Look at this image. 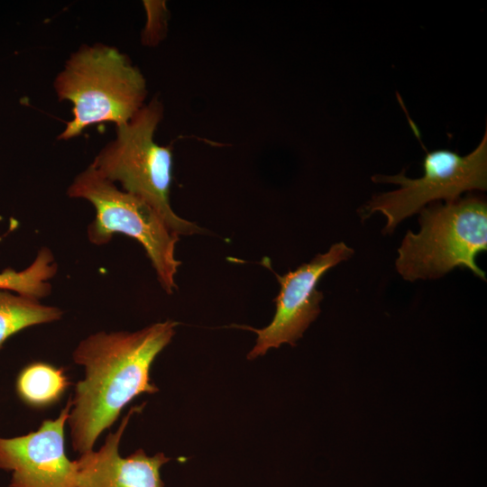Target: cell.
<instances>
[{"instance_id":"cell-1","label":"cell","mask_w":487,"mask_h":487,"mask_svg":"<svg viewBox=\"0 0 487 487\" xmlns=\"http://www.w3.org/2000/svg\"><path fill=\"white\" fill-rule=\"evenodd\" d=\"M177 326L167 320L135 332L100 331L78 345L73 360L84 366L85 378L75 386L68 418L75 451L81 455L93 450L101 433L129 402L159 391L151 380V367L170 343Z\"/></svg>"},{"instance_id":"cell-2","label":"cell","mask_w":487,"mask_h":487,"mask_svg":"<svg viewBox=\"0 0 487 487\" xmlns=\"http://www.w3.org/2000/svg\"><path fill=\"white\" fill-rule=\"evenodd\" d=\"M53 86L60 100L73 105V118L60 140L74 138L96 124L127 123L144 106L147 95L145 79L128 57L102 43L81 46Z\"/></svg>"},{"instance_id":"cell-3","label":"cell","mask_w":487,"mask_h":487,"mask_svg":"<svg viewBox=\"0 0 487 487\" xmlns=\"http://www.w3.org/2000/svg\"><path fill=\"white\" fill-rule=\"evenodd\" d=\"M418 233L409 230L395 266L409 281L436 280L455 268H466L481 280L486 275L476 262L487 250V204L477 196L434 202L419 212Z\"/></svg>"},{"instance_id":"cell-4","label":"cell","mask_w":487,"mask_h":487,"mask_svg":"<svg viewBox=\"0 0 487 487\" xmlns=\"http://www.w3.org/2000/svg\"><path fill=\"white\" fill-rule=\"evenodd\" d=\"M162 114L157 98L144 105L127 123L116 126L115 138L91 165L111 182H120L124 191L147 203L179 236L199 234L202 229L179 217L170 204L172 153L153 138Z\"/></svg>"},{"instance_id":"cell-5","label":"cell","mask_w":487,"mask_h":487,"mask_svg":"<svg viewBox=\"0 0 487 487\" xmlns=\"http://www.w3.org/2000/svg\"><path fill=\"white\" fill-rule=\"evenodd\" d=\"M67 194L87 199L94 206L96 217L87 227L92 244H106L115 234L134 238L143 246L162 289L168 294L177 289L175 275L180 262L175 258V246L179 235L152 207L118 189L91 164L74 179Z\"/></svg>"},{"instance_id":"cell-6","label":"cell","mask_w":487,"mask_h":487,"mask_svg":"<svg viewBox=\"0 0 487 487\" xmlns=\"http://www.w3.org/2000/svg\"><path fill=\"white\" fill-rule=\"evenodd\" d=\"M423 175L408 178L402 170L397 175H374L376 183L399 185L398 189L376 194L360 209L363 220L374 212L386 216L382 231L391 234L405 218L418 213L427 205L451 201L465 191L487 189V131L475 149L466 155L449 150L427 152L422 161Z\"/></svg>"},{"instance_id":"cell-7","label":"cell","mask_w":487,"mask_h":487,"mask_svg":"<svg viewBox=\"0 0 487 487\" xmlns=\"http://www.w3.org/2000/svg\"><path fill=\"white\" fill-rule=\"evenodd\" d=\"M354 253L345 243H335L326 253L317 254L296 270L282 276L276 274L280 291L274 299L276 312L271 322L261 329L240 326L257 335L255 345L247 355L249 360L283 344L296 345L320 313L319 305L324 298L317 289L320 279L331 268L351 258Z\"/></svg>"},{"instance_id":"cell-8","label":"cell","mask_w":487,"mask_h":487,"mask_svg":"<svg viewBox=\"0 0 487 487\" xmlns=\"http://www.w3.org/2000/svg\"><path fill=\"white\" fill-rule=\"evenodd\" d=\"M69 397L55 419L44 420L27 435L0 437V469L12 471L10 487H77L76 462L65 454L64 428Z\"/></svg>"},{"instance_id":"cell-9","label":"cell","mask_w":487,"mask_h":487,"mask_svg":"<svg viewBox=\"0 0 487 487\" xmlns=\"http://www.w3.org/2000/svg\"><path fill=\"white\" fill-rule=\"evenodd\" d=\"M144 406L132 407L98 451L89 450L75 460L77 487H164L160 470L170 458L163 453L149 456L140 448L127 457L119 455V444L131 416Z\"/></svg>"},{"instance_id":"cell-10","label":"cell","mask_w":487,"mask_h":487,"mask_svg":"<svg viewBox=\"0 0 487 487\" xmlns=\"http://www.w3.org/2000/svg\"><path fill=\"white\" fill-rule=\"evenodd\" d=\"M69 385L63 369L35 362L26 365L18 374L16 392L25 404L43 409L56 403Z\"/></svg>"},{"instance_id":"cell-11","label":"cell","mask_w":487,"mask_h":487,"mask_svg":"<svg viewBox=\"0 0 487 487\" xmlns=\"http://www.w3.org/2000/svg\"><path fill=\"white\" fill-rule=\"evenodd\" d=\"M62 311L39 299L0 289V348L13 335L32 326L59 320Z\"/></svg>"},{"instance_id":"cell-12","label":"cell","mask_w":487,"mask_h":487,"mask_svg":"<svg viewBox=\"0 0 487 487\" xmlns=\"http://www.w3.org/2000/svg\"><path fill=\"white\" fill-rule=\"evenodd\" d=\"M57 263L50 249L39 250L35 260L24 270L8 268L0 271V289L40 299L51 291L49 280L57 272Z\"/></svg>"},{"instance_id":"cell-13","label":"cell","mask_w":487,"mask_h":487,"mask_svg":"<svg viewBox=\"0 0 487 487\" xmlns=\"http://www.w3.org/2000/svg\"><path fill=\"white\" fill-rule=\"evenodd\" d=\"M148 13V23L146 26L145 35L148 42H157L162 35L164 28V5L160 2H144Z\"/></svg>"}]
</instances>
